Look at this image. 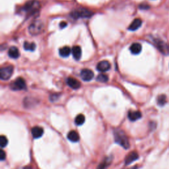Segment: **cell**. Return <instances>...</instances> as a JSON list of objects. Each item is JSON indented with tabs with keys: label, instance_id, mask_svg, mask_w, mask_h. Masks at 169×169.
Returning a JSON list of instances; mask_svg holds the SVG:
<instances>
[{
	"label": "cell",
	"instance_id": "obj_18",
	"mask_svg": "<svg viewBox=\"0 0 169 169\" xmlns=\"http://www.w3.org/2000/svg\"><path fill=\"white\" fill-rule=\"evenodd\" d=\"M112 161V157H106L98 165L97 169H106L111 164Z\"/></svg>",
	"mask_w": 169,
	"mask_h": 169
},
{
	"label": "cell",
	"instance_id": "obj_7",
	"mask_svg": "<svg viewBox=\"0 0 169 169\" xmlns=\"http://www.w3.org/2000/svg\"><path fill=\"white\" fill-rule=\"evenodd\" d=\"M81 77L85 81H90L94 78V73L91 69H83L81 71Z\"/></svg>",
	"mask_w": 169,
	"mask_h": 169
},
{
	"label": "cell",
	"instance_id": "obj_21",
	"mask_svg": "<svg viewBox=\"0 0 169 169\" xmlns=\"http://www.w3.org/2000/svg\"><path fill=\"white\" fill-rule=\"evenodd\" d=\"M24 49L27 51H31V52H33V51H34L35 49H36V44L34 42H25L24 43Z\"/></svg>",
	"mask_w": 169,
	"mask_h": 169
},
{
	"label": "cell",
	"instance_id": "obj_17",
	"mask_svg": "<svg viewBox=\"0 0 169 169\" xmlns=\"http://www.w3.org/2000/svg\"><path fill=\"white\" fill-rule=\"evenodd\" d=\"M130 50L131 51V52H132L133 54L137 55V54H139L141 52L142 46L141 44L139 43H133L131 45Z\"/></svg>",
	"mask_w": 169,
	"mask_h": 169
},
{
	"label": "cell",
	"instance_id": "obj_9",
	"mask_svg": "<svg viewBox=\"0 0 169 169\" xmlns=\"http://www.w3.org/2000/svg\"><path fill=\"white\" fill-rule=\"evenodd\" d=\"M110 63L106 60H103L98 63L97 66V69L98 71L101 72H106L110 69Z\"/></svg>",
	"mask_w": 169,
	"mask_h": 169
},
{
	"label": "cell",
	"instance_id": "obj_2",
	"mask_svg": "<svg viewBox=\"0 0 169 169\" xmlns=\"http://www.w3.org/2000/svg\"><path fill=\"white\" fill-rule=\"evenodd\" d=\"M44 30V23L40 20H34L28 27V33L33 36L40 34Z\"/></svg>",
	"mask_w": 169,
	"mask_h": 169
},
{
	"label": "cell",
	"instance_id": "obj_27",
	"mask_svg": "<svg viewBox=\"0 0 169 169\" xmlns=\"http://www.w3.org/2000/svg\"><path fill=\"white\" fill-rule=\"evenodd\" d=\"M58 97H59V95H58L54 94V95H52L50 96V100H51V101H56L57 99H58Z\"/></svg>",
	"mask_w": 169,
	"mask_h": 169
},
{
	"label": "cell",
	"instance_id": "obj_11",
	"mask_svg": "<svg viewBox=\"0 0 169 169\" xmlns=\"http://www.w3.org/2000/svg\"><path fill=\"white\" fill-rule=\"evenodd\" d=\"M66 82L67 84L73 89H78L81 87V83L75 78L68 77Z\"/></svg>",
	"mask_w": 169,
	"mask_h": 169
},
{
	"label": "cell",
	"instance_id": "obj_20",
	"mask_svg": "<svg viewBox=\"0 0 169 169\" xmlns=\"http://www.w3.org/2000/svg\"><path fill=\"white\" fill-rule=\"evenodd\" d=\"M68 139L72 142H77L79 140V135L75 131H71L68 133Z\"/></svg>",
	"mask_w": 169,
	"mask_h": 169
},
{
	"label": "cell",
	"instance_id": "obj_28",
	"mask_svg": "<svg viewBox=\"0 0 169 169\" xmlns=\"http://www.w3.org/2000/svg\"><path fill=\"white\" fill-rule=\"evenodd\" d=\"M139 9H149V6L146 4H141L139 5Z\"/></svg>",
	"mask_w": 169,
	"mask_h": 169
},
{
	"label": "cell",
	"instance_id": "obj_1",
	"mask_svg": "<svg viewBox=\"0 0 169 169\" xmlns=\"http://www.w3.org/2000/svg\"><path fill=\"white\" fill-rule=\"evenodd\" d=\"M114 137L115 142L125 149H128L130 146L128 138L123 130L116 129L114 131Z\"/></svg>",
	"mask_w": 169,
	"mask_h": 169
},
{
	"label": "cell",
	"instance_id": "obj_26",
	"mask_svg": "<svg viewBox=\"0 0 169 169\" xmlns=\"http://www.w3.org/2000/svg\"><path fill=\"white\" fill-rule=\"evenodd\" d=\"M5 157H6L5 153L4 150L1 149V151H0V159H1V161H4L5 159Z\"/></svg>",
	"mask_w": 169,
	"mask_h": 169
},
{
	"label": "cell",
	"instance_id": "obj_19",
	"mask_svg": "<svg viewBox=\"0 0 169 169\" xmlns=\"http://www.w3.org/2000/svg\"><path fill=\"white\" fill-rule=\"evenodd\" d=\"M71 52V49L68 46H64L60 48L59 50L60 56L63 57V58H67L68 57Z\"/></svg>",
	"mask_w": 169,
	"mask_h": 169
},
{
	"label": "cell",
	"instance_id": "obj_10",
	"mask_svg": "<svg viewBox=\"0 0 169 169\" xmlns=\"http://www.w3.org/2000/svg\"><path fill=\"white\" fill-rule=\"evenodd\" d=\"M44 133V130L41 127L34 126L31 130V134L34 139H39L42 137Z\"/></svg>",
	"mask_w": 169,
	"mask_h": 169
},
{
	"label": "cell",
	"instance_id": "obj_14",
	"mask_svg": "<svg viewBox=\"0 0 169 169\" xmlns=\"http://www.w3.org/2000/svg\"><path fill=\"white\" fill-rule=\"evenodd\" d=\"M141 116V113L139 111H130L127 114L129 120L132 122H135V121L140 119Z\"/></svg>",
	"mask_w": 169,
	"mask_h": 169
},
{
	"label": "cell",
	"instance_id": "obj_29",
	"mask_svg": "<svg viewBox=\"0 0 169 169\" xmlns=\"http://www.w3.org/2000/svg\"><path fill=\"white\" fill-rule=\"evenodd\" d=\"M67 25H68V24H67L66 22H61L60 24V27L61 28H65L67 27Z\"/></svg>",
	"mask_w": 169,
	"mask_h": 169
},
{
	"label": "cell",
	"instance_id": "obj_23",
	"mask_svg": "<svg viewBox=\"0 0 169 169\" xmlns=\"http://www.w3.org/2000/svg\"><path fill=\"white\" fill-rule=\"evenodd\" d=\"M97 81L101 83H106L108 81V75L101 73V74H99L97 77Z\"/></svg>",
	"mask_w": 169,
	"mask_h": 169
},
{
	"label": "cell",
	"instance_id": "obj_6",
	"mask_svg": "<svg viewBox=\"0 0 169 169\" xmlns=\"http://www.w3.org/2000/svg\"><path fill=\"white\" fill-rule=\"evenodd\" d=\"M155 44L156 47L164 55H168L169 54V46L164 41L160 40H155Z\"/></svg>",
	"mask_w": 169,
	"mask_h": 169
},
{
	"label": "cell",
	"instance_id": "obj_30",
	"mask_svg": "<svg viewBox=\"0 0 169 169\" xmlns=\"http://www.w3.org/2000/svg\"><path fill=\"white\" fill-rule=\"evenodd\" d=\"M21 169H32V168L31 167H25L23 168H22Z\"/></svg>",
	"mask_w": 169,
	"mask_h": 169
},
{
	"label": "cell",
	"instance_id": "obj_8",
	"mask_svg": "<svg viewBox=\"0 0 169 169\" xmlns=\"http://www.w3.org/2000/svg\"><path fill=\"white\" fill-rule=\"evenodd\" d=\"M38 5H39V2L33 0V1H28L27 4L24 5L23 9L26 12H33L35 9H36L39 7Z\"/></svg>",
	"mask_w": 169,
	"mask_h": 169
},
{
	"label": "cell",
	"instance_id": "obj_5",
	"mask_svg": "<svg viewBox=\"0 0 169 169\" xmlns=\"http://www.w3.org/2000/svg\"><path fill=\"white\" fill-rule=\"evenodd\" d=\"M14 68L12 66L4 67L0 69V78L1 80H8L13 73Z\"/></svg>",
	"mask_w": 169,
	"mask_h": 169
},
{
	"label": "cell",
	"instance_id": "obj_12",
	"mask_svg": "<svg viewBox=\"0 0 169 169\" xmlns=\"http://www.w3.org/2000/svg\"><path fill=\"white\" fill-rule=\"evenodd\" d=\"M138 158H139V155L138 154V153H136L135 151L130 153L126 157L125 165H130L131 163H132L133 162L138 160Z\"/></svg>",
	"mask_w": 169,
	"mask_h": 169
},
{
	"label": "cell",
	"instance_id": "obj_24",
	"mask_svg": "<svg viewBox=\"0 0 169 169\" xmlns=\"http://www.w3.org/2000/svg\"><path fill=\"white\" fill-rule=\"evenodd\" d=\"M167 97L165 95H161L160 96H159L157 98V104L159 106H162L165 104L166 102H167Z\"/></svg>",
	"mask_w": 169,
	"mask_h": 169
},
{
	"label": "cell",
	"instance_id": "obj_22",
	"mask_svg": "<svg viewBox=\"0 0 169 169\" xmlns=\"http://www.w3.org/2000/svg\"><path fill=\"white\" fill-rule=\"evenodd\" d=\"M85 121V118L84 115L83 114H79L77 116H76L75 119V123L77 124V126H81L84 124Z\"/></svg>",
	"mask_w": 169,
	"mask_h": 169
},
{
	"label": "cell",
	"instance_id": "obj_3",
	"mask_svg": "<svg viewBox=\"0 0 169 169\" xmlns=\"http://www.w3.org/2000/svg\"><path fill=\"white\" fill-rule=\"evenodd\" d=\"M93 12L87 9L79 8L73 11L71 13V16L73 18L77 19L79 18H90L93 15Z\"/></svg>",
	"mask_w": 169,
	"mask_h": 169
},
{
	"label": "cell",
	"instance_id": "obj_15",
	"mask_svg": "<svg viewBox=\"0 0 169 169\" xmlns=\"http://www.w3.org/2000/svg\"><path fill=\"white\" fill-rule=\"evenodd\" d=\"M142 25V21L140 19H135L133 21L132 23L128 27V30L131 31H135L138 30V28L141 26Z\"/></svg>",
	"mask_w": 169,
	"mask_h": 169
},
{
	"label": "cell",
	"instance_id": "obj_13",
	"mask_svg": "<svg viewBox=\"0 0 169 169\" xmlns=\"http://www.w3.org/2000/svg\"><path fill=\"white\" fill-rule=\"evenodd\" d=\"M71 53L73 58L75 60H79L81 58L82 51L80 46H74L71 49Z\"/></svg>",
	"mask_w": 169,
	"mask_h": 169
},
{
	"label": "cell",
	"instance_id": "obj_16",
	"mask_svg": "<svg viewBox=\"0 0 169 169\" xmlns=\"http://www.w3.org/2000/svg\"><path fill=\"white\" fill-rule=\"evenodd\" d=\"M8 55L10 58L13 59H17L20 56V53L17 48L12 46L9 48L8 51Z\"/></svg>",
	"mask_w": 169,
	"mask_h": 169
},
{
	"label": "cell",
	"instance_id": "obj_4",
	"mask_svg": "<svg viewBox=\"0 0 169 169\" xmlns=\"http://www.w3.org/2000/svg\"><path fill=\"white\" fill-rule=\"evenodd\" d=\"M27 85L25 79L22 77H18L10 85V88L13 91H21L26 89Z\"/></svg>",
	"mask_w": 169,
	"mask_h": 169
},
{
	"label": "cell",
	"instance_id": "obj_25",
	"mask_svg": "<svg viewBox=\"0 0 169 169\" xmlns=\"http://www.w3.org/2000/svg\"><path fill=\"white\" fill-rule=\"evenodd\" d=\"M8 143V140L4 135H1L0 137V146L1 148H4L5 146H7Z\"/></svg>",
	"mask_w": 169,
	"mask_h": 169
}]
</instances>
